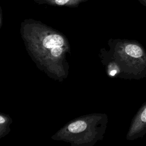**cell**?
<instances>
[{"label": "cell", "instance_id": "6da1fadb", "mask_svg": "<svg viewBox=\"0 0 146 146\" xmlns=\"http://www.w3.org/2000/svg\"><path fill=\"white\" fill-rule=\"evenodd\" d=\"M146 135V102L144 103L135 116L129 131L128 138L133 140L142 137Z\"/></svg>", "mask_w": 146, "mask_h": 146}, {"label": "cell", "instance_id": "7a4b0ae2", "mask_svg": "<svg viewBox=\"0 0 146 146\" xmlns=\"http://www.w3.org/2000/svg\"><path fill=\"white\" fill-rule=\"evenodd\" d=\"M44 47L51 49V55L55 57L59 56L62 52V46L64 44V39L60 35L52 34L46 36L43 40Z\"/></svg>", "mask_w": 146, "mask_h": 146}, {"label": "cell", "instance_id": "3957f363", "mask_svg": "<svg viewBox=\"0 0 146 146\" xmlns=\"http://www.w3.org/2000/svg\"><path fill=\"white\" fill-rule=\"evenodd\" d=\"M39 4H47L54 6L77 7L80 3L88 0H34Z\"/></svg>", "mask_w": 146, "mask_h": 146}, {"label": "cell", "instance_id": "277c9868", "mask_svg": "<svg viewBox=\"0 0 146 146\" xmlns=\"http://www.w3.org/2000/svg\"><path fill=\"white\" fill-rule=\"evenodd\" d=\"M87 124L82 120H78L70 124L68 127L69 131L72 133H78L84 131L87 128Z\"/></svg>", "mask_w": 146, "mask_h": 146}, {"label": "cell", "instance_id": "5b68a950", "mask_svg": "<svg viewBox=\"0 0 146 146\" xmlns=\"http://www.w3.org/2000/svg\"><path fill=\"white\" fill-rule=\"evenodd\" d=\"M138 1L141 5L146 7V0H138Z\"/></svg>", "mask_w": 146, "mask_h": 146}, {"label": "cell", "instance_id": "8992f818", "mask_svg": "<svg viewBox=\"0 0 146 146\" xmlns=\"http://www.w3.org/2000/svg\"><path fill=\"white\" fill-rule=\"evenodd\" d=\"M116 73H117V70H112V71L110 72V75L111 76H114Z\"/></svg>", "mask_w": 146, "mask_h": 146}, {"label": "cell", "instance_id": "52a82bcc", "mask_svg": "<svg viewBox=\"0 0 146 146\" xmlns=\"http://www.w3.org/2000/svg\"><path fill=\"white\" fill-rule=\"evenodd\" d=\"M5 119L2 116H0V123L3 124L5 123Z\"/></svg>", "mask_w": 146, "mask_h": 146}]
</instances>
